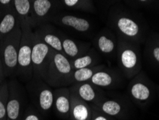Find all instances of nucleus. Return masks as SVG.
Wrapping results in <instances>:
<instances>
[{
    "instance_id": "obj_7",
    "label": "nucleus",
    "mask_w": 159,
    "mask_h": 120,
    "mask_svg": "<svg viewBox=\"0 0 159 120\" xmlns=\"http://www.w3.org/2000/svg\"><path fill=\"white\" fill-rule=\"evenodd\" d=\"M9 96L7 105V120H22L25 109V99L20 86L15 79L8 82Z\"/></svg>"
},
{
    "instance_id": "obj_14",
    "label": "nucleus",
    "mask_w": 159,
    "mask_h": 120,
    "mask_svg": "<svg viewBox=\"0 0 159 120\" xmlns=\"http://www.w3.org/2000/svg\"><path fill=\"white\" fill-rule=\"evenodd\" d=\"M52 0H32V18L34 27H40L48 20L53 9Z\"/></svg>"
},
{
    "instance_id": "obj_9",
    "label": "nucleus",
    "mask_w": 159,
    "mask_h": 120,
    "mask_svg": "<svg viewBox=\"0 0 159 120\" xmlns=\"http://www.w3.org/2000/svg\"><path fill=\"white\" fill-rule=\"evenodd\" d=\"M70 89L73 91L81 99L91 104H96L106 97L101 89L89 81L72 84Z\"/></svg>"
},
{
    "instance_id": "obj_18",
    "label": "nucleus",
    "mask_w": 159,
    "mask_h": 120,
    "mask_svg": "<svg viewBox=\"0 0 159 120\" xmlns=\"http://www.w3.org/2000/svg\"><path fill=\"white\" fill-rule=\"evenodd\" d=\"M40 27V28L39 27L37 30L34 31V33L52 50L63 53L61 37L58 36L51 30L47 29L45 25H42Z\"/></svg>"
},
{
    "instance_id": "obj_4",
    "label": "nucleus",
    "mask_w": 159,
    "mask_h": 120,
    "mask_svg": "<svg viewBox=\"0 0 159 120\" xmlns=\"http://www.w3.org/2000/svg\"><path fill=\"white\" fill-rule=\"evenodd\" d=\"M117 60L120 69L125 78L133 79L141 72V55L137 49L125 42L119 43L117 47Z\"/></svg>"
},
{
    "instance_id": "obj_27",
    "label": "nucleus",
    "mask_w": 159,
    "mask_h": 120,
    "mask_svg": "<svg viewBox=\"0 0 159 120\" xmlns=\"http://www.w3.org/2000/svg\"><path fill=\"white\" fill-rule=\"evenodd\" d=\"M90 106L92 108V118H91V120H116V119L113 118V117L100 112L93 105L91 104Z\"/></svg>"
},
{
    "instance_id": "obj_11",
    "label": "nucleus",
    "mask_w": 159,
    "mask_h": 120,
    "mask_svg": "<svg viewBox=\"0 0 159 120\" xmlns=\"http://www.w3.org/2000/svg\"><path fill=\"white\" fill-rule=\"evenodd\" d=\"M120 76L115 70L107 69H102L93 75L89 82L100 89H113L120 84Z\"/></svg>"
},
{
    "instance_id": "obj_24",
    "label": "nucleus",
    "mask_w": 159,
    "mask_h": 120,
    "mask_svg": "<svg viewBox=\"0 0 159 120\" xmlns=\"http://www.w3.org/2000/svg\"><path fill=\"white\" fill-rule=\"evenodd\" d=\"M8 96V82L4 81L0 85V120H7V105Z\"/></svg>"
},
{
    "instance_id": "obj_33",
    "label": "nucleus",
    "mask_w": 159,
    "mask_h": 120,
    "mask_svg": "<svg viewBox=\"0 0 159 120\" xmlns=\"http://www.w3.org/2000/svg\"><path fill=\"white\" fill-rule=\"evenodd\" d=\"M31 1H32V0H31Z\"/></svg>"
},
{
    "instance_id": "obj_5",
    "label": "nucleus",
    "mask_w": 159,
    "mask_h": 120,
    "mask_svg": "<svg viewBox=\"0 0 159 120\" xmlns=\"http://www.w3.org/2000/svg\"><path fill=\"white\" fill-rule=\"evenodd\" d=\"M34 79L30 83L29 92L35 109L41 114L48 115L53 108L54 91L42 79Z\"/></svg>"
},
{
    "instance_id": "obj_8",
    "label": "nucleus",
    "mask_w": 159,
    "mask_h": 120,
    "mask_svg": "<svg viewBox=\"0 0 159 120\" xmlns=\"http://www.w3.org/2000/svg\"><path fill=\"white\" fill-rule=\"evenodd\" d=\"M128 94L133 102L141 107L150 99L151 89L148 84L143 81L141 73L133 77L130 82L128 85Z\"/></svg>"
},
{
    "instance_id": "obj_22",
    "label": "nucleus",
    "mask_w": 159,
    "mask_h": 120,
    "mask_svg": "<svg viewBox=\"0 0 159 120\" xmlns=\"http://www.w3.org/2000/svg\"><path fill=\"white\" fill-rule=\"evenodd\" d=\"M117 27L124 36L130 39H136L140 34L139 25L128 17H120L117 20Z\"/></svg>"
},
{
    "instance_id": "obj_2",
    "label": "nucleus",
    "mask_w": 159,
    "mask_h": 120,
    "mask_svg": "<svg viewBox=\"0 0 159 120\" xmlns=\"http://www.w3.org/2000/svg\"><path fill=\"white\" fill-rule=\"evenodd\" d=\"M21 37L22 28L20 25L0 42V56L6 78L17 76Z\"/></svg>"
},
{
    "instance_id": "obj_23",
    "label": "nucleus",
    "mask_w": 159,
    "mask_h": 120,
    "mask_svg": "<svg viewBox=\"0 0 159 120\" xmlns=\"http://www.w3.org/2000/svg\"><path fill=\"white\" fill-rule=\"evenodd\" d=\"M95 46L100 53L106 55H111L117 49L116 43L113 38L107 35H100L95 41Z\"/></svg>"
},
{
    "instance_id": "obj_16",
    "label": "nucleus",
    "mask_w": 159,
    "mask_h": 120,
    "mask_svg": "<svg viewBox=\"0 0 159 120\" xmlns=\"http://www.w3.org/2000/svg\"><path fill=\"white\" fill-rule=\"evenodd\" d=\"M12 6L18 16L20 27L30 25L33 28L31 0H13Z\"/></svg>"
},
{
    "instance_id": "obj_25",
    "label": "nucleus",
    "mask_w": 159,
    "mask_h": 120,
    "mask_svg": "<svg viewBox=\"0 0 159 120\" xmlns=\"http://www.w3.org/2000/svg\"><path fill=\"white\" fill-rule=\"evenodd\" d=\"M63 4L67 8L75 9L92 10L93 4L91 0H62Z\"/></svg>"
},
{
    "instance_id": "obj_29",
    "label": "nucleus",
    "mask_w": 159,
    "mask_h": 120,
    "mask_svg": "<svg viewBox=\"0 0 159 120\" xmlns=\"http://www.w3.org/2000/svg\"><path fill=\"white\" fill-rule=\"evenodd\" d=\"M152 55L154 59L159 63V47H155L152 50Z\"/></svg>"
},
{
    "instance_id": "obj_13",
    "label": "nucleus",
    "mask_w": 159,
    "mask_h": 120,
    "mask_svg": "<svg viewBox=\"0 0 159 120\" xmlns=\"http://www.w3.org/2000/svg\"><path fill=\"white\" fill-rule=\"evenodd\" d=\"M70 120H91L92 118V108L85 101L79 96L70 89Z\"/></svg>"
},
{
    "instance_id": "obj_6",
    "label": "nucleus",
    "mask_w": 159,
    "mask_h": 120,
    "mask_svg": "<svg viewBox=\"0 0 159 120\" xmlns=\"http://www.w3.org/2000/svg\"><path fill=\"white\" fill-rule=\"evenodd\" d=\"M52 49L45 44L34 32L32 51V66L33 79H44L52 56Z\"/></svg>"
},
{
    "instance_id": "obj_21",
    "label": "nucleus",
    "mask_w": 159,
    "mask_h": 120,
    "mask_svg": "<svg viewBox=\"0 0 159 120\" xmlns=\"http://www.w3.org/2000/svg\"><path fill=\"white\" fill-rule=\"evenodd\" d=\"M55 20H57L60 25L72 28L78 32H85L90 29V23L86 19L78 17L76 16L70 15H62Z\"/></svg>"
},
{
    "instance_id": "obj_17",
    "label": "nucleus",
    "mask_w": 159,
    "mask_h": 120,
    "mask_svg": "<svg viewBox=\"0 0 159 120\" xmlns=\"http://www.w3.org/2000/svg\"><path fill=\"white\" fill-rule=\"evenodd\" d=\"M63 54L70 60L83 55L89 50V45L80 43L68 37H61Z\"/></svg>"
},
{
    "instance_id": "obj_3",
    "label": "nucleus",
    "mask_w": 159,
    "mask_h": 120,
    "mask_svg": "<svg viewBox=\"0 0 159 120\" xmlns=\"http://www.w3.org/2000/svg\"><path fill=\"white\" fill-rule=\"evenodd\" d=\"M22 28V37L19 48L17 76L24 81L33 79L32 66V51L34 39L33 28L25 25Z\"/></svg>"
},
{
    "instance_id": "obj_30",
    "label": "nucleus",
    "mask_w": 159,
    "mask_h": 120,
    "mask_svg": "<svg viewBox=\"0 0 159 120\" xmlns=\"http://www.w3.org/2000/svg\"><path fill=\"white\" fill-rule=\"evenodd\" d=\"M0 75H3V76H5V75H4L3 65H2V62L1 59V56H0Z\"/></svg>"
},
{
    "instance_id": "obj_32",
    "label": "nucleus",
    "mask_w": 159,
    "mask_h": 120,
    "mask_svg": "<svg viewBox=\"0 0 159 120\" xmlns=\"http://www.w3.org/2000/svg\"><path fill=\"white\" fill-rule=\"evenodd\" d=\"M139 1H140V2H146V1H148V0H139Z\"/></svg>"
},
{
    "instance_id": "obj_28",
    "label": "nucleus",
    "mask_w": 159,
    "mask_h": 120,
    "mask_svg": "<svg viewBox=\"0 0 159 120\" xmlns=\"http://www.w3.org/2000/svg\"><path fill=\"white\" fill-rule=\"evenodd\" d=\"M13 0H0V12H3L13 7Z\"/></svg>"
},
{
    "instance_id": "obj_12",
    "label": "nucleus",
    "mask_w": 159,
    "mask_h": 120,
    "mask_svg": "<svg viewBox=\"0 0 159 120\" xmlns=\"http://www.w3.org/2000/svg\"><path fill=\"white\" fill-rule=\"evenodd\" d=\"M98 110L108 116L117 119H125L128 115V110L120 101L105 98L96 104H92Z\"/></svg>"
},
{
    "instance_id": "obj_26",
    "label": "nucleus",
    "mask_w": 159,
    "mask_h": 120,
    "mask_svg": "<svg viewBox=\"0 0 159 120\" xmlns=\"http://www.w3.org/2000/svg\"><path fill=\"white\" fill-rule=\"evenodd\" d=\"M22 120H43V119L35 107L29 106L25 109Z\"/></svg>"
},
{
    "instance_id": "obj_20",
    "label": "nucleus",
    "mask_w": 159,
    "mask_h": 120,
    "mask_svg": "<svg viewBox=\"0 0 159 120\" xmlns=\"http://www.w3.org/2000/svg\"><path fill=\"white\" fill-rule=\"evenodd\" d=\"M106 66L105 65H100L93 67L83 68L77 70H74L70 77L68 81V86H72V84L82 83V82L89 81L95 73H97Z\"/></svg>"
},
{
    "instance_id": "obj_31",
    "label": "nucleus",
    "mask_w": 159,
    "mask_h": 120,
    "mask_svg": "<svg viewBox=\"0 0 159 120\" xmlns=\"http://www.w3.org/2000/svg\"><path fill=\"white\" fill-rule=\"evenodd\" d=\"M5 76H3V75H0V85H1L2 82L4 81H5Z\"/></svg>"
},
{
    "instance_id": "obj_15",
    "label": "nucleus",
    "mask_w": 159,
    "mask_h": 120,
    "mask_svg": "<svg viewBox=\"0 0 159 120\" xmlns=\"http://www.w3.org/2000/svg\"><path fill=\"white\" fill-rule=\"evenodd\" d=\"M20 25L18 16L13 7L0 12V42Z\"/></svg>"
},
{
    "instance_id": "obj_10",
    "label": "nucleus",
    "mask_w": 159,
    "mask_h": 120,
    "mask_svg": "<svg viewBox=\"0 0 159 120\" xmlns=\"http://www.w3.org/2000/svg\"><path fill=\"white\" fill-rule=\"evenodd\" d=\"M53 108L60 118L70 119V90L69 87H60L54 90Z\"/></svg>"
},
{
    "instance_id": "obj_1",
    "label": "nucleus",
    "mask_w": 159,
    "mask_h": 120,
    "mask_svg": "<svg viewBox=\"0 0 159 120\" xmlns=\"http://www.w3.org/2000/svg\"><path fill=\"white\" fill-rule=\"evenodd\" d=\"M73 70L69 58L63 53L52 50L44 81L55 89L68 86L70 77Z\"/></svg>"
},
{
    "instance_id": "obj_19",
    "label": "nucleus",
    "mask_w": 159,
    "mask_h": 120,
    "mask_svg": "<svg viewBox=\"0 0 159 120\" xmlns=\"http://www.w3.org/2000/svg\"><path fill=\"white\" fill-rule=\"evenodd\" d=\"M100 61V55L94 48H90L83 55L70 60L73 70L83 68L93 67L99 64Z\"/></svg>"
}]
</instances>
